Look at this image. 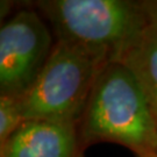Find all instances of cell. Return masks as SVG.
Listing matches in <instances>:
<instances>
[{
    "instance_id": "cell-2",
    "label": "cell",
    "mask_w": 157,
    "mask_h": 157,
    "mask_svg": "<svg viewBox=\"0 0 157 157\" xmlns=\"http://www.w3.org/2000/svg\"><path fill=\"white\" fill-rule=\"evenodd\" d=\"M58 41L115 62L150 23L144 6L124 0H52L40 2Z\"/></svg>"
},
{
    "instance_id": "cell-7",
    "label": "cell",
    "mask_w": 157,
    "mask_h": 157,
    "mask_svg": "<svg viewBox=\"0 0 157 157\" xmlns=\"http://www.w3.org/2000/svg\"><path fill=\"white\" fill-rule=\"evenodd\" d=\"M25 121L15 97L1 94L0 97V142L1 144Z\"/></svg>"
},
{
    "instance_id": "cell-11",
    "label": "cell",
    "mask_w": 157,
    "mask_h": 157,
    "mask_svg": "<svg viewBox=\"0 0 157 157\" xmlns=\"http://www.w3.org/2000/svg\"><path fill=\"white\" fill-rule=\"evenodd\" d=\"M141 157H149V156H142V155H141Z\"/></svg>"
},
{
    "instance_id": "cell-1",
    "label": "cell",
    "mask_w": 157,
    "mask_h": 157,
    "mask_svg": "<svg viewBox=\"0 0 157 157\" xmlns=\"http://www.w3.org/2000/svg\"><path fill=\"white\" fill-rule=\"evenodd\" d=\"M84 134L122 143L142 156L156 152L157 122L139 80L124 63L101 67L85 108Z\"/></svg>"
},
{
    "instance_id": "cell-6",
    "label": "cell",
    "mask_w": 157,
    "mask_h": 157,
    "mask_svg": "<svg viewBox=\"0 0 157 157\" xmlns=\"http://www.w3.org/2000/svg\"><path fill=\"white\" fill-rule=\"evenodd\" d=\"M139 80L157 122V29L151 22L119 58Z\"/></svg>"
},
{
    "instance_id": "cell-5",
    "label": "cell",
    "mask_w": 157,
    "mask_h": 157,
    "mask_svg": "<svg viewBox=\"0 0 157 157\" xmlns=\"http://www.w3.org/2000/svg\"><path fill=\"white\" fill-rule=\"evenodd\" d=\"M72 124L27 120L1 144V157H73Z\"/></svg>"
},
{
    "instance_id": "cell-3",
    "label": "cell",
    "mask_w": 157,
    "mask_h": 157,
    "mask_svg": "<svg viewBox=\"0 0 157 157\" xmlns=\"http://www.w3.org/2000/svg\"><path fill=\"white\" fill-rule=\"evenodd\" d=\"M106 63L78 45L58 41L35 82L17 98L23 120L73 124L84 114L95 79Z\"/></svg>"
},
{
    "instance_id": "cell-10",
    "label": "cell",
    "mask_w": 157,
    "mask_h": 157,
    "mask_svg": "<svg viewBox=\"0 0 157 157\" xmlns=\"http://www.w3.org/2000/svg\"><path fill=\"white\" fill-rule=\"evenodd\" d=\"M149 157H156L155 155H149Z\"/></svg>"
},
{
    "instance_id": "cell-8",
    "label": "cell",
    "mask_w": 157,
    "mask_h": 157,
    "mask_svg": "<svg viewBox=\"0 0 157 157\" xmlns=\"http://www.w3.org/2000/svg\"><path fill=\"white\" fill-rule=\"evenodd\" d=\"M146 8L148 12V15H149V19H150V22L157 29V2H154L150 6H147Z\"/></svg>"
},
{
    "instance_id": "cell-9",
    "label": "cell",
    "mask_w": 157,
    "mask_h": 157,
    "mask_svg": "<svg viewBox=\"0 0 157 157\" xmlns=\"http://www.w3.org/2000/svg\"><path fill=\"white\" fill-rule=\"evenodd\" d=\"M154 155H155V156L157 157V148H156V152H155V154H154Z\"/></svg>"
},
{
    "instance_id": "cell-4",
    "label": "cell",
    "mask_w": 157,
    "mask_h": 157,
    "mask_svg": "<svg viewBox=\"0 0 157 157\" xmlns=\"http://www.w3.org/2000/svg\"><path fill=\"white\" fill-rule=\"evenodd\" d=\"M51 34L37 13L23 10L0 29L1 94L19 98L32 86L50 56Z\"/></svg>"
}]
</instances>
